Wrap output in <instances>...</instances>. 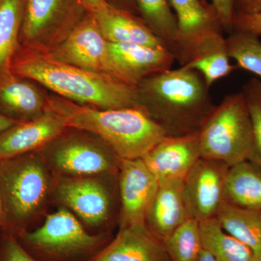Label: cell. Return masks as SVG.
Here are the masks:
<instances>
[{
	"mask_svg": "<svg viewBox=\"0 0 261 261\" xmlns=\"http://www.w3.org/2000/svg\"><path fill=\"white\" fill-rule=\"evenodd\" d=\"M10 70L76 104L100 109L137 107L135 86L110 75L57 61L47 51L20 46Z\"/></svg>",
	"mask_w": 261,
	"mask_h": 261,
	"instance_id": "cell-1",
	"label": "cell"
},
{
	"mask_svg": "<svg viewBox=\"0 0 261 261\" xmlns=\"http://www.w3.org/2000/svg\"><path fill=\"white\" fill-rule=\"evenodd\" d=\"M136 89L137 107L167 136L197 133L215 106L203 76L187 66L149 75Z\"/></svg>",
	"mask_w": 261,
	"mask_h": 261,
	"instance_id": "cell-2",
	"label": "cell"
},
{
	"mask_svg": "<svg viewBox=\"0 0 261 261\" xmlns=\"http://www.w3.org/2000/svg\"><path fill=\"white\" fill-rule=\"evenodd\" d=\"M48 106L70 128L100 138L121 160L143 159L167 136L162 127L141 108L100 109L76 104L51 94Z\"/></svg>",
	"mask_w": 261,
	"mask_h": 261,
	"instance_id": "cell-3",
	"label": "cell"
},
{
	"mask_svg": "<svg viewBox=\"0 0 261 261\" xmlns=\"http://www.w3.org/2000/svg\"><path fill=\"white\" fill-rule=\"evenodd\" d=\"M201 158L229 167L251 161L255 149L253 128L243 92L226 96L215 106L198 130Z\"/></svg>",
	"mask_w": 261,
	"mask_h": 261,
	"instance_id": "cell-4",
	"label": "cell"
},
{
	"mask_svg": "<svg viewBox=\"0 0 261 261\" xmlns=\"http://www.w3.org/2000/svg\"><path fill=\"white\" fill-rule=\"evenodd\" d=\"M50 180L39 151L0 160V192L8 230L22 233L23 225L47 200Z\"/></svg>",
	"mask_w": 261,
	"mask_h": 261,
	"instance_id": "cell-5",
	"label": "cell"
},
{
	"mask_svg": "<svg viewBox=\"0 0 261 261\" xmlns=\"http://www.w3.org/2000/svg\"><path fill=\"white\" fill-rule=\"evenodd\" d=\"M39 151L45 162L67 178L115 174L121 161L97 136L70 127Z\"/></svg>",
	"mask_w": 261,
	"mask_h": 261,
	"instance_id": "cell-6",
	"label": "cell"
},
{
	"mask_svg": "<svg viewBox=\"0 0 261 261\" xmlns=\"http://www.w3.org/2000/svg\"><path fill=\"white\" fill-rule=\"evenodd\" d=\"M87 13L84 0H24L20 47L53 50Z\"/></svg>",
	"mask_w": 261,
	"mask_h": 261,
	"instance_id": "cell-7",
	"label": "cell"
},
{
	"mask_svg": "<svg viewBox=\"0 0 261 261\" xmlns=\"http://www.w3.org/2000/svg\"><path fill=\"white\" fill-rule=\"evenodd\" d=\"M47 53L57 61L110 75L130 84L123 70L113 60L108 42L103 37L97 20L91 12L87 11L61 44Z\"/></svg>",
	"mask_w": 261,
	"mask_h": 261,
	"instance_id": "cell-8",
	"label": "cell"
},
{
	"mask_svg": "<svg viewBox=\"0 0 261 261\" xmlns=\"http://www.w3.org/2000/svg\"><path fill=\"white\" fill-rule=\"evenodd\" d=\"M20 236L34 250L56 257H69L92 251L102 239L89 234L69 211L61 209L47 216L44 224Z\"/></svg>",
	"mask_w": 261,
	"mask_h": 261,
	"instance_id": "cell-9",
	"label": "cell"
},
{
	"mask_svg": "<svg viewBox=\"0 0 261 261\" xmlns=\"http://www.w3.org/2000/svg\"><path fill=\"white\" fill-rule=\"evenodd\" d=\"M229 166L221 161L202 159L183 181V192L190 219L198 222L216 218L225 202V185Z\"/></svg>",
	"mask_w": 261,
	"mask_h": 261,
	"instance_id": "cell-10",
	"label": "cell"
},
{
	"mask_svg": "<svg viewBox=\"0 0 261 261\" xmlns=\"http://www.w3.org/2000/svg\"><path fill=\"white\" fill-rule=\"evenodd\" d=\"M176 13L178 42L174 56L181 66L191 61L204 41L221 33L223 29L212 5L202 0H169Z\"/></svg>",
	"mask_w": 261,
	"mask_h": 261,
	"instance_id": "cell-11",
	"label": "cell"
},
{
	"mask_svg": "<svg viewBox=\"0 0 261 261\" xmlns=\"http://www.w3.org/2000/svg\"><path fill=\"white\" fill-rule=\"evenodd\" d=\"M118 172L121 227L145 224L146 214L159 190V182L142 159L121 160Z\"/></svg>",
	"mask_w": 261,
	"mask_h": 261,
	"instance_id": "cell-12",
	"label": "cell"
},
{
	"mask_svg": "<svg viewBox=\"0 0 261 261\" xmlns=\"http://www.w3.org/2000/svg\"><path fill=\"white\" fill-rule=\"evenodd\" d=\"M200 158L197 132L179 137L166 136L142 159L161 183L185 179Z\"/></svg>",
	"mask_w": 261,
	"mask_h": 261,
	"instance_id": "cell-13",
	"label": "cell"
},
{
	"mask_svg": "<svg viewBox=\"0 0 261 261\" xmlns=\"http://www.w3.org/2000/svg\"><path fill=\"white\" fill-rule=\"evenodd\" d=\"M56 197L91 226L104 224L111 214V195L95 178H63L57 187Z\"/></svg>",
	"mask_w": 261,
	"mask_h": 261,
	"instance_id": "cell-14",
	"label": "cell"
},
{
	"mask_svg": "<svg viewBox=\"0 0 261 261\" xmlns=\"http://www.w3.org/2000/svg\"><path fill=\"white\" fill-rule=\"evenodd\" d=\"M66 128L63 118L48 106L39 118L20 122L0 133V160L39 150Z\"/></svg>",
	"mask_w": 261,
	"mask_h": 261,
	"instance_id": "cell-15",
	"label": "cell"
},
{
	"mask_svg": "<svg viewBox=\"0 0 261 261\" xmlns=\"http://www.w3.org/2000/svg\"><path fill=\"white\" fill-rule=\"evenodd\" d=\"M48 94L40 84L11 70L0 74V114L19 122L36 119L48 108Z\"/></svg>",
	"mask_w": 261,
	"mask_h": 261,
	"instance_id": "cell-16",
	"label": "cell"
},
{
	"mask_svg": "<svg viewBox=\"0 0 261 261\" xmlns=\"http://www.w3.org/2000/svg\"><path fill=\"white\" fill-rule=\"evenodd\" d=\"M89 261H171L162 240L145 224L120 227L116 238Z\"/></svg>",
	"mask_w": 261,
	"mask_h": 261,
	"instance_id": "cell-17",
	"label": "cell"
},
{
	"mask_svg": "<svg viewBox=\"0 0 261 261\" xmlns=\"http://www.w3.org/2000/svg\"><path fill=\"white\" fill-rule=\"evenodd\" d=\"M108 46L113 60L135 87L149 75L171 69L176 60L174 55L165 47L111 42Z\"/></svg>",
	"mask_w": 261,
	"mask_h": 261,
	"instance_id": "cell-18",
	"label": "cell"
},
{
	"mask_svg": "<svg viewBox=\"0 0 261 261\" xmlns=\"http://www.w3.org/2000/svg\"><path fill=\"white\" fill-rule=\"evenodd\" d=\"M183 181L159 183V190L146 214V226L162 241L190 219L184 197Z\"/></svg>",
	"mask_w": 261,
	"mask_h": 261,
	"instance_id": "cell-19",
	"label": "cell"
},
{
	"mask_svg": "<svg viewBox=\"0 0 261 261\" xmlns=\"http://www.w3.org/2000/svg\"><path fill=\"white\" fill-rule=\"evenodd\" d=\"M91 13L94 15L103 37L108 42L135 43L165 47L144 20L128 10L106 2Z\"/></svg>",
	"mask_w": 261,
	"mask_h": 261,
	"instance_id": "cell-20",
	"label": "cell"
},
{
	"mask_svg": "<svg viewBox=\"0 0 261 261\" xmlns=\"http://www.w3.org/2000/svg\"><path fill=\"white\" fill-rule=\"evenodd\" d=\"M216 219L226 232L245 244L261 261V210L225 202Z\"/></svg>",
	"mask_w": 261,
	"mask_h": 261,
	"instance_id": "cell-21",
	"label": "cell"
},
{
	"mask_svg": "<svg viewBox=\"0 0 261 261\" xmlns=\"http://www.w3.org/2000/svg\"><path fill=\"white\" fill-rule=\"evenodd\" d=\"M225 201L247 208L261 210V167L250 161L228 168Z\"/></svg>",
	"mask_w": 261,
	"mask_h": 261,
	"instance_id": "cell-22",
	"label": "cell"
},
{
	"mask_svg": "<svg viewBox=\"0 0 261 261\" xmlns=\"http://www.w3.org/2000/svg\"><path fill=\"white\" fill-rule=\"evenodd\" d=\"M225 39L220 33L206 39L196 49L191 61L184 65L198 71L209 87L238 68L230 63Z\"/></svg>",
	"mask_w": 261,
	"mask_h": 261,
	"instance_id": "cell-23",
	"label": "cell"
},
{
	"mask_svg": "<svg viewBox=\"0 0 261 261\" xmlns=\"http://www.w3.org/2000/svg\"><path fill=\"white\" fill-rule=\"evenodd\" d=\"M202 247L216 261H259L250 247L226 232L216 218L200 222Z\"/></svg>",
	"mask_w": 261,
	"mask_h": 261,
	"instance_id": "cell-24",
	"label": "cell"
},
{
	"mask_svg": "<svg viewBox=\"0 0 261 261\" xmlns=\"http://www.w3.org/2000/svg\"><path fill=\"white\" fill-rule=\"evenodd\" d=\"M24 0H0V74L10 70L20 47Z\"/></svg>",
	"mask_w": 261,
	"mask_h": 261,
	"instance_id": "cell-25",
	"label": "cell"
},
{
	"mask_svg": "<svg viewBox=\"0 0 261 261\" xmlns=\"http://www.w3.org/2000/svg\"><path fill=\"white\" fill-rule=\"evenodd\" d=\"M142 20L165 47L174 55L178 42V24L169 0H135Z\"/></svg>",
	"mask_w": 261,
	"mask_h": 261,
	"instance_id": "cell-26",
	"label": "cell"
},
{
	"mask_svg": "<svg viewBox=\"0 0 261 261\" xmlns=\"http://www.w3.org/2000/svg\"><path fill=\"white\" fill-rule=\"evenodd\" d=\"M171 261H197L202 251L200 222L187 219L163 240Z\"/></svg>",
	"mask_w": 261,
	"mask_h": 261,
	"instance_id": "cell-27",
	"label": "cell"
},
{
	"mask_svg": "<svg viewBox=\"0 0 261 261\" xmlns=\"http://www.w3.org/2000/svg\"><path fill=\"white\" fill-rule=\"evenodd\" d=\"M225 41L228 58L237 62V66L261 78L260 37L251 33L233 30Z\"/></svg>",
	"mask_w": 261,
	"mask_h": 261,
	"instance_id": "cell-28",
	"label": "cell"
},
{
	"mask_svg": "<svg viewBox=\"0 0 261 261\" xmlns=\"http://www.w3.org/2000/svg\"><path fill=\"white\" fill-rule=\"evenodd\" d=\"M242 92L250 113L253 128L255 149L250 161L261 167V81L250 79L243 86Z\"/></svg>",
	"mask_w": 261,
	"mask_h": 261,
	"instance_id": "cell-29",
	"label": "cell"
},
{
	"mask_svg": "<svg viewBox=\"0 0 261 261\" xmlns=\"http://www.w3.org/2000/svg\"><path fill=\"white\" fill-rule=\"evenodd\" d=\"M232 30L243 31L261 37V11L252 14H234Z\"/></svg>",
	"mask_w": 261,
	"mask_h": 261,
	"instance_id": "cell-30",
	"label": "cell"
},
{
	"mask_svg": "<svg viewBox=\"0 0 261 261\" xmlns=\"http://www.w3.org/2000/svg\"><path fill=\"white\" fill-rule=\"evenodd\" d=\"M3 261H37L33 258L20 245L13 235L10 234L5 240Z\"/></svg>",
	"mask_w": 261,
	"mask_h": 261,
	"instance_id": "cell-31",
	"label": "cell"
},
{
	"mask_svg": "<svg viewBox=\"0 0 261 261\" xmlns=\"http://www.w3.org/2000/svg\"><path fill=\"white\" fill-rule=\"evenodd\" d=\"M223 29L232 30L235 0H211Z\"/></svg>",
	"mask_w": 261,
	"mask_h": 261,
	"instance_id": "cell-32",
	"label": "cell"
},
{
	"mask_svg": "<svg viewBox=\"0 0 261 261\" xmlns=\"http://www.w3.org/2000/svg\"><path fill=\"white\" fill-rule=\"evenodd\" d=\"M261 11V0H235L234 14H252Z\"/></svg>",
	"mask_w": 261,
	"mask_h": 261,
	"instance_id": "cell-33",
	"label": "cell"
},
{
	"mask_svg": "<svg viewBox=\"0 0 261 261\" xmlns=\"http://www.w3.org/2000/svg\"><path fill=\"white\" fill-rule=\"evenodd\" d=\"M0 228H3V230H8V221H7L6 214H5L1 192H0Z\"/></svg>",
	"mask_w": 261,
	"mask_h": 261,
	"instance_id": "cell-34",
	"label": "cell"
},
{
	"mask_svg": "<svg viewBox=\"0 0 261 261\" xmlns=\"http://www.w3.org/2000/svg\"><path fill=\"white\" fill-rule=\"evenodd\" d=\"M18 123L19 122L10 119V118H7V117L0 114V133L10 128V127L14 126L15 124Z\"/></svg>",
	"mask_w": 261,
	"mask_h": 261,
	"instance_id": "cell-35",
	"label": "cell"
},
{
	"mask_svg": "<svg viewBox=\"0 0 261 261\" xmlns=\"http://www.w3.org/2000/svg\"><path fill=\"white\" fill-rule=\"evenodd\" d=\"M84 2L87 11L92 12L106 3L108 0H84Z\"/></svg>",
	"mask_w": 261,
	"mask_h": 261,
	"instance_id": "cell-36",
	"label": "cell"
},
{
	"mask_svg": "<svg viewBox=\"0 0 261 261\" xmlns=\"http://www.w3.org/2000/svg\"><path fill=\"white\" fill-rule=\"evenodd\" d=\"M197 261H216V259L214 258V256L207 252L205 249L202 248V251H201L200 255H199L198 259Z\"/></svg>",
	"mask_w": 261,
	"mask_h": 261,
	"instance_id": "cell-37",
	"label": "cell"
},
{
	"mask_svg": "<svg viewBox=\"0 0 261 261\" xmlns=\"http://www.w3.org/2000/svg\"><path fill=\"white\" fill-rule=\"evenodd\" d=\"M122 1L124 2V3H127V4H132L135 0H122Z\"/></svg>",
	"mask_w": 261,
	"mask_h": 261,
	"instance_id": "cell-38",
	"label": "cell"
}]
</instances>
